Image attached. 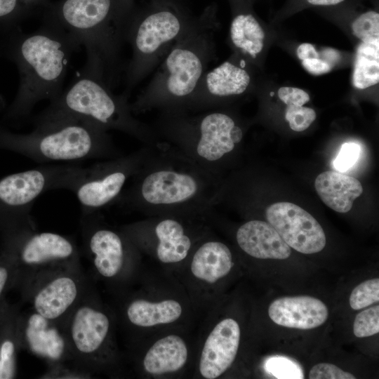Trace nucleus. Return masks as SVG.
<instances>
[{
	"label": "nucleus",
	"instance_id": "f257e3e1",
	"mask_svg": "<svg viewBox=\"0 0 379 379\" xmlns=\"http://www.w3.org/2000/svg\"><path fill=\"white\" fill-rule=\"evenodd\" d=\"M3 33L0 55L15 64L20 77L16 95L4 119L20 121L29 117L40 101L51 102L62 93L68 64L81 45L45 15L34 32L24 33L16 27Z\"/></svg>",
	"mask_w": 379,
	"mask_h": 379
},
{
	"label": "nucleus",
	"instance_id": "e433bc0d",
	"mask_svg": "<svg viewBox=\"0 0 379 379\" xmlns=\"http://www.w3.org/2000/svg\"><path fill=\"white\" fill-rule=\"evenodd\" d=\"M184 2L183 0H172ZM116 25L121 36L124 26L134 8V0H114ZM123 38V36H122Z\"/></svg>",
	"mask_w": 379,
	"mask_h": 379
},
{
	"label": "nucleus",
	"instance_id": "c03bdc74",
	"mask_svg": "<svg viewBox=\"0 0 379 379\" xmlns=\"http://www.w3.org/2000/svg\"><path fill=\"white\" fill-rule=\"evenodd\" d=\"M274 94V92H271V93H270V95H271V96H273Z\"/></svg>",
	"mask_w": 379,
	"mask_h": 379
},
{
	"label": "nucleus",
	"instance_id": "393cba45",
	"mask_svg": "<svg viewBox=\"0 0 379 379\" xmlns=\"http://www.w3.org/2000/svg\"><path fill=\"white\" fill-rule=\"evenodd\" d=\"M182 312V308L180 302L171 299L155 302L144 299H135L127 305L126 310L128 321L140 327H150L174 322L180 317Z\"/></svg>",
	"mask_w": 379,
	"mask_h": 379
},
{
	"label": "nucleus",
	"instance_id": "7ed1b4c3",
	"mask_svg": "<svg viewBox=\"0 0 379 379\" xmlns=\"http://www.w3.org/2000/svg\"><path fill=\"white\" fill-rule=\"evenodd\" d=\"M32 121L34 128L26 133H13L0 125V149L39 163L78 161L114 154L107 131L89 119L40 112Z\"/></svg>",
	"mask_w": 379,
	"mask_h": 379
},
{
	"label": "nucleus",
	"instance_id": "c9c22d12",
	"mask_svg": "<svg viewBox=\"0 0 379 379\" xmlns=\"http://www.w3.org/2000/svg\"><path fill=\"white\" fill-rule=\"evenodd\" d=\"M279 99L287 105H304L310 95L305 91L295 87H281L278 91Z\"/></svg>",
	"mask_w": 379,
	"mask_h": 379
},
{
	"label": "nucleus",
	"instance_id": "6e6552de",
	"mask_svg": "<svg viewBox=\"0 0 379 379\" xmlns=\"http://www.w3.org/2000/svg\"><path fill=\"white\" fill-rule=\"evenodd\" d=\"M83 167L46 165L0 179V222L6 231L36 227L31 215L36 199L53 190H71Z\"/></svg>",
	"mask_w": 379,
	"mask_h": 379
},
{
	"label": "nucleus",
	"instance_id": "37998d69",
	"mask_svg": "<svg viewBox=\"0 0 379 379\" xmlns=\"http://www.w3.org/2000/svg\"><path fill=\"white\" fill-rule=\"evenodd\" d=\"M5 105V101L4 98L0 95V113L4 109Z\"/></svg>",
	"mask_w": 379,
	"mask_h": 379
},
{
	"label": "nucleus",
	"instance_id": "4468645a",
	"mask_svg": "<svg viewBox=\"0 0 379 379\" xmlns=\"http://www.w3.org/2000/svg\"><path fill=\"white\" fill-rule=\"evenodd\" d=\"M268 223L289 247L305 253L320 252L326 246V235L318 221L305 210L291 202H277L265 211Z\"/></svg>",
	"mask_w": 379,
	"mask_h": 379
},
{
	"label": "nucleus",
	"instance_id": "2f4dec72",
	"mask_svg": "<svg viewBox=\"0 0 379 379\" xmlns=\"http://www.w3.org/2000/svg\"><path fill=\"white\" fill-rule=\"evenodd\" d=\"M315 111L303 105H287L285 119L290 128L297 132L306 130L316 119Z\"/></svg>",
	"mask_w": 379,
	"mask_h": 379
},
{
	"label": "nucleus",
	"instance_id": "58836bf2",
	"mask_svg": "<svg viewBox=\"0 0 379 379\" xmlns=\"http://www.w3.org/2000/svg\"><path fill=\"white\" fill-rule=\"evenodd\" d=\"M297 56L300 60L312 58H319V53L314 46L309 43H303L299 45L297 48Z\"/></svg>",
	"mask_w": 379,
	"mask_h": 379
},
{
	"label": "nucleus",
	"instance_id": "f8f14e48",
	"mask_svg": "<svg viewBox=\"0 0 379 379\" xmlns=\"http://www.w3.org/2000/svg\"><path fill=\"white\" fill-rule=\"evenodd\" d=\"M142 159V154H133L83 167L70 190L75 194L82 214L97 213L118 200L128 180L139 169Z\"/></svg>",
	"mask_w": 379,
	"mask_h": 379
},
{
	"label": "nucleus",
	"instance_id": "c85d7f7f",
	"mask_svg": "<svg viewBox=\"0 0 379 379\" xmlns=\"http://www.w3.org/2000/svg\"><path fill=\"white\" fill-rule=\"evenodd\" d=\"M378 301V278L362 282L353 289L350 296V307L356 310L365 308Z\"/></svg>",
	"mask_w": 379,
	"mask_h": 379
},
{
	"label": "nucleus",
	"instance_id": "0eeeda50",
	"mask_svg": "<svg viewBox=\"0 0 379 379\" xmlns=\"http://www.w3.org/2000/svg\"><path fill=\"white\" fill-rule=\"evenodd\" d=\"M158 127L166 137L193 149L195 160L206 167L231 152L243 138L241 128L232 117L215 111L192 116L185 112H162Z\"/></svg>",
	"mask_w": 379,
	"mask_h": 379
},
{
	"label": "nucleus",
	"instance_id": "f3484780",
	"mask_svg": "<svg viewBox=\"0 0 379 379\" xmlns=\"http://www.w3.org/2000/svg\"><path fill=\"white\" fill-rule=\"evenodd\" d=\"M21 343L30 353L46 360L50 366L73 361L70 347L61 325L33 310L20 320Z\"/></svg>",
	"mask_w": 379,
	"mask_h": 379
},
{
	"label": "nucleus",
	"instance_id": "cd10ccee",
	"mask_svg": "<svg viewBox=\"0 0 379 379\" xmlns=\"http://www.w3.org/2000/svg\"><path fill=\"white\" fill-rule=\"evenodd\" d=\"M353 34L361 42L379 41V14L368 11L358 16L352 24Z\"/></svg>",
	"mask_w": 379,
	"mask_h": 379
},
{
	"label": "nucleus",
	"instance_id": "72a5a7b5",
	"mask_svg": "<svg viewBox=\"0 0 379 379\" xmlns=\"http://www.w3.org/2000/svg\"><path fill=\"white\" fill-rule=\"evenodd\" d=\"M361 147L354 142L344 143L333 161L335 168L339 172H345L351 168L358 160Z\"/></svg>",
	"mask_w": 379,
	"mask_h": 379
},
{
	"label": "nucleus",
	"instance_id": "c756f323",
	"mask_svg": "<svg viewBox=\"0 0 379 379\" xmlns=\"http://www.w3.org/2000/svg\"><path fill=\"white\" fill-rule=\"evenodd\" d=\"M266 371L277 378H303L300 365L291 359L284 357L269 358L265 365Z\"/></svg>",
	"mask_w": 379,
	"mask_h": 379
},
{
	"label": "nucleus",
	"instance_id": "f03ea898",
	"mask_svg": "<svg viewBox=\"0 0 379 379\" xmlns=\"http://www.w3.org/2000/svg\"><path fill=\"white\" fill-rule=\"evenodd\" d=\"M217 26L215 8L208 6L170 48L152 79L130 104L132 112L183 110L213 58Z\"/></svg>",
	"mask_w": 379,
	"mask_h": 379
},
{
	"label": "nucleus",
	"instance_id": "4c0bfd02",
	"mask_svg": "<svg viewBox=\"0 0 379 379\" xmlns=\"http://www.w3.org/2000/svg\"><path fill=\"white\" fill-rule=\"evenodd\" d=\"M302 67L310 74L321 75L331 71L333 67L320 58H307L302 60Z\"/></svg>",
	"mask_w": 379,
	"mask_h": 379
},
{
	"label": "nucleus",
	"instance_id": "f704fd0d",
	"mask_svg": "<svg viewBox=\"0 0 379 379\" xmlns=\"http://www.w3.org/2000/svg\"><path fill=\"white\" fill-rule=\"evenodd\" d=\"M310 379H354V375L335 365L321 363L314 366L309 373Z\"/></svg>",
	"mask_w": 379,
	"mask_h": 379
},
{
	"label": "nucleus",
	"instance_id": "2eb2a0df",
	"mask_svg": "<svg viewBox=\"0 0 379 379\" xmlns=\"http://www.w3.org/2000/svg\"><path fill=\"white\" fill-rule=\"evenodd\" d=\"M81 226L84 246L96 272L105 279L117 277L128 253L122 236L101 224L97 213L82 214Z\"/></svg>",
	"mask_w": 379,
	"mask_h": 379
},
{
	"label": "nucleus",
	"instance_id": "bb28decb",
	"mask_svg": "<svg viewBox=\"0 0 379 379\" xmlns=\"http://www.w3.org/2000/svg\"><path fill=\"white\" fill-rule=\"evenodd\" d=\"M379 81V41L361 42L357 48L354 70L353 86L365 89Z\"/></svg>",
	"mask_w": 379,
	"mask_h": 379
},
{
	"label": "nucleus",
	"instance_id": "79ce46f5",
	"mask_svg": "<svg viewBox=\"0 0 379 379\" xmlns=\"http://www.w3.org/2000/svg\"><path fill=\"white\" fill-rule=\"evenodd\" d=\"M308 3L317 6H331L342 2L344 0H307Z\"/></svg>",
	"mask_w": 379,
	"mask_h": 379
},
{
	"label": "nucleus",
	"instance_id": "a878e982",
	"mask_svg": "<svg viewBox=\"0 0 379 379\" xmlns=\"http://www.w3.org/2000/svg\"><path fill=\"white\" fill-rule=\"evenodd\" d=\"M230 34L234 46L253 59L257 58L264 47L265 32L251 13L237 14L232 21Z\"/></svg>",
	"mask_w": 379,
	"mask_h": 379
},
{
	"label": "nucleus",
	"instance_id": "412c9836",
	"mask_svg": "<svg viewBox=\"0 0 379 379\" xmlns=\"http://www.w3.org/2000/svg\"><path fill=\"white\" fill-rule=\"evenodd\" d=\"M314 187L322 201L338 213H347L363 192L361 182L342 173L328 171L315 179Z\"/></svg>",
	"mask_w": 379,
	"mask_h": 379
},
{
	"label": "nucleus",
	"instance_id": "473e14b6",
	"mask_svg": "<svg viewBox=\"0 0 379 379\" xmlns=\"http://www.w3.org/2000/svg\"><path fill=\"white\" fill-rule=\"evenodd\" d=\"M16 344L6 338L0 344V379L13 378L15 375Z\"/></svg>",
	"mask_w": 379,
	"mask_h": 379
},
{
	"label": "nucleus",
	"instance_id": "aec40b11",
	"mask_svg": "<svg viewBox=\"0 0 379 379\" xmlns=\"http://www.w3.org/2000/svg\"><path fill=\"white\" fill-rule=\"evenodd\" d=\"M239 247L248 255L260 259L288 258L290 247L268 222L250 220L238 229L236 234Z\"/></svg>",
	"mask_w": 379,
	"mask_h": 379
},
{
	"label": "nucleus",
	"instance_id": "20e7f679",
	"mask_svg": "<svg viewBox=\"0 0 379 379\" xmlns=\"http://www.w3.org/2000/svg\"><path fill=\"white\" fill-rule=\"evenodd\" d=\"M45 15L72 35L86 50L84 67L100 75L111 88L124 69V42L116 25L114 0H60L48 2Z\"/></svg>",
	"mask_w": 379,
	"mask_h": 379
},
{
	"label": "nucleus",
	"instance_id": "dca6fc26",
	"mask_svg": "<svg viewBox=\"0 0 379 379\" xmlns=\"http://www.w3.org/2000/svg\"><path fill=\"white\" fill-rule=\"evenodd\" d=\"M246 67V60L240 59L238 64L225 61L207 70L181 112L205 111L220 99L245 93L251 81Z\"/></svg>",
	"mask_w": 379,
	"mask_h": 379
},
{
	"label": "nucleus",
	"instance_id": "ea45409f",
	"mask_svg": "<svg viewBox=\"0 0 379 379\" xmlns=\"http://www.w3.org/2000/svg\"><path fill=\"white\" fill-rule=\"evenodd\" d=\"M319 58L333 67L340 58V53L331 48H325L319 52Z\"/></svg>",
	"mask_w": 379,
	"mask_h": 379
},
{
	"label": "nucleus",
	"instance_id": "6ab92c4d",
	"mask_svg": "<svg viewBox=\"0 0 379 379\" xmlns=\"http://www.w3.org/2000/svg\"><path fill=\"white\" fill-rule=\"evenodd\" d=\"M268 314L279 326L308 330L317 328L326 321L328 309L322 301L314 297H284L270 304Z\"/></svg>",
	"mask_w": 379,
	"mask_h": 379
},
{
	"label": "nucleus",
	"instance_id": "a211bd4d",
	"mask_svg": "<svg viewBox=\"0 0 379 379\" xmlns=\"http://www.w3.org/2000/svg\"><path fill=\"white\" fill-rule=\"evenodd\" d=\"M240 336V327L233 319H222L215 325L201 353L199 368L204 378H217L230 368L237 356Z\"/></svg>",
	"mask_w": 379,
	"mask_h": 379
},
{
	"label": "nucleus",
	"instance_id": "9b49d317",
	"mask_svg": "<svg viewBox=\"0 0 379 379\" xmlns=\"http://www.w3.org/2000/svg\"><path fill=\"white\" fill-rule=\"evenodd\" d=\"M111 326L109 317L90 289L62 326L76 368L89 373L107 361Z\"/></svg>",
	"mask_w": 379,
	"mask_h": 379
},
{
	"label": "nucleus",
	"instance_id": "9d476101",
	"mask_svg": "<svg viewBox=\"0 0 379 379\" xmlns=\"http://www.w3.org/2000/svg\"><path fill=\"white\" fill-rule=\"evenodd\" d=\"M23 284L32 309L61 326L91 289L80 262L41 270L24 279Z\"/></svg>",
	"mask_w": 379,
	"mask_h": 379
},
{
	"label": "nucleus",
	"instance_id": "4be33fe9",
	"mask_svg": "<svg viewBox=\"0 0 379 379\" xmlns=\"http://www.w3.org/2000/svg\"><path fill=\"white\" fill-rule=\"evenodd\" d=\"M232 266V255L227 246L218 241H208L194 253L190 270L196 279L214 284L226 276Z\"/></svg>",
	"mask_w": 379,
	"mask_h": 379
},
{
	"label": "nucleus",
	"instance_id": "423d86ee",
	"mask_svg": "<svg viewBox=\"0 0 379 379\" xmlns=\"http://www.w3.org/2000/svg\"><path fill=\"white\" fill-rule=\"evenodd\" d=\"M129 95H115L102 78L84 67L76 81L41 113L89 119L105 129H114L141 140L152 137L149 127L132 114Z\"/></svg>",
	"mask_w": 379,
	"mask_h": 379
},
{
	"label": "nucleus",
	"instance_id": "ddd939ff",
	"mask_svg": "<svg viewBox=\"0 0 379 379\" xmlns=\"http://www.w3.org/2000/svg\"><path fill=\"white\" fill-rule=\"evenodd\" d=\"M13 259L22 270V281L47 268L77 263L79 251L69 237L50 232L25 228L7 233Z\"/></svg>",
	"mask_w": 379,
	"mask_h": 379
},
{
	"label": "nucleus",
	"instance_id": "b1692460",
	"mask_svg": "<svg viewBox=\"0 0 379 379\" xmlns=\"http://www.w3.org/2000/svg\"><path fill=\"white\" fill-rule=\"evenodd\" d=\"M158 243L156 253L163 263H176L186 258L192 241L181 222L174 218L160 220L154 228Z\"/></svg>",
	"mask_w": 379,
	"mask_h": 379
},
{
	"label": "nucleus",
	"instance_id": "39448f33",
	"mask_svg": "<svg viewBox=\"0 0 379 379\" xmlns=\"http://www.w3.org/2000/svg\"><path fill=\"white\" fill-rule=\"evenodd\" d=\"M197 15L183 2L150 0L133 9L122 32L132 56L124 65L125 89L131 91L157 67L175 42L188 29Z\"/></svg>",
	"mask_w": 379,
	"mask_h": 379
},
{
	"label": "nucleus",
	"instance_id": "7c9ffc66",
	"mask_svg": "<svg viewBox=\"0 0 379 379\" xmlns=\"http://www.w3.org/2000/svg\"><path fill=\"white\" fill-rule=\"evenodd\" d=\"M354 334L357 338L373 335L379 332V306L375 305L359 313L353 324Z\"/></svg>",
	"mask_w": 379,
	"mask_h": 379
},
{
	"label": "nucleus",
	"instance_id": "5701e85b",
	"mask_svg": "<svg viewBox=\"0 0 379 379\" xmlns=\"http://www.w3.org/2000/svg\"><path fill=\"white\" fill-rule=\"evenodd\" d=\"M188 350L178 335H169L156 341L146 352L142 365L152 375H162L181 369L187 362Z\"/></svg>",
	"mask_w": 379,
	"mask_h": 379
},
{
	"label": "nucleus",
	"instance_id": "1a4fd4ad",
	"mask_svg": "<svg viewBox=\"0 0 379 379\" xmlns=\"http://www.w3.org/2000/svg\"><path fill=\"white\" fill-rule=\"evenodd\" d=\"M133 177L132 186L118 199L131 208L191 206L201 197L204 187L195 173L167 166L149 171L143 166L142 161Z\"/></svg>",
	"mask_w": 379,
	"mask_h": 379
},
{
	"label": "nucleus",
	"instance_id": "a19ab883",
	"mask_svg": "<svg viewBox=\"0 0 379 379\" xmlns=\"http://www.w3.org/2000/svg\"><path fill=\"white\" fill-rule=\"evenodd\" d=\"M9 276L8 267L4 265H0V297L8 284Z\"/></svg>",
	"mask_w": 379,
	"mask_h": 379
}]
</instances>
